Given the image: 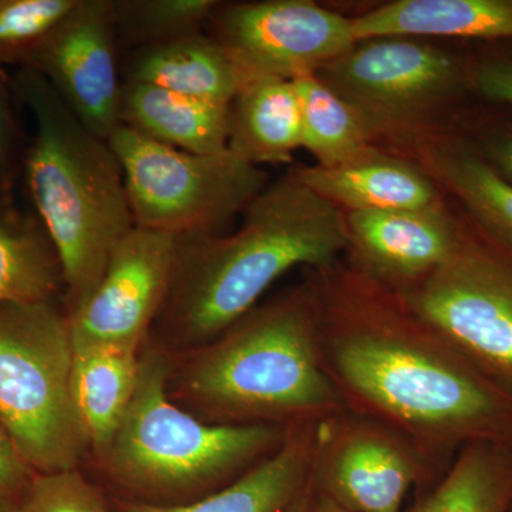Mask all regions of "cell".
<instances>
[{
	"label": "cell",
	"instance_id": "1",
	"mask_svg": "<svg viewBox=\"0 0 512 512\" xmlns=\"http://www.w3.org/2000/svg\"><path fill=\"white\" fill-rule=\"evenodd\" d=\"M320 362L346 412L380 421L439 470L473 443L512 446V392L484 375L396 292L348 262L306 269Z\"/></svg>",
	"mask_w": 512,
	"mask_h": 512
},
{
	"label": "cell",
	"instance_id": "2",
	"mask_svg": "<svg viewBox=\"0 0 512 512\" xmlns=\"http://www.w3.org/2000/svg\"><path fill=\"white\" fill-rule=\"evenodd\" d=\"M232 234L178 237L177 264L151 338L170 353L217 338L293 268L320 269L348 251L346 214L288 173L245 208Z\"/></svg>",
	"mask_w": 512,
	"mask_h": 512
},
{
	"label": "cell",
	"instance_id": "3",
	"mask_svg": "<svg viewBox=\"0 0 512 512\" xmlns=\"http://www.w3.org/2000/svg\"><path fill=\"white\" fill-rule=\"evenodd\" d=\"M167 393L222 426L292 429L338 416L345 409L320 362L311 285L303 279L200 348L170 353Z\"/></svg>",
	"mask_w": 512,
	"mask_h": 512
},
{
	"label": "cell",
	"instance_id": "4",
	"mask_svg": "<svg viewBox=\"0 0 512 512\" xmlns=\"http://www.w3.org/2000/svg\"><path fill=\"white\" fill-rule=\"evenodd\" d=\"M170 352L148 339L136 392L109 450L97 461L109 495L174 507L227 487L285 443L276 426L205 423L167 393Z\"/></svg>",
	"mask_w": 512,
	"mask_h": 512
},
{
	"label": "cell",
	"instance_id": "5",
	"mask_svg": "<svg viewBox=\"0 0 512 512\" xmlns=\"http://www.w3.org/2000/svg\"><path fill=\"white\" fill-rule=\"evenodd\" d=\"M19 87L36 120L28 183L62 264L69 315L92 295L134 225L123 168L109 141L90 133L35 70Z\"/></svg>",
	"mask_w": 512,
	"mask_h": 512
},
{
	"label": "cell",
	"instance_id": "6",
	"mask_svg": "<svg viewBox=\"0 0 512 512\" xmlns=\"http://www.w3.org/2000/svg\"><path fill=\"white\" fill-rule=\"evenodd\" d=\"M73 355L66 306L0 302V426L37 474L76 470L90 454Z\"/></svg>",
	"mask_w": 512,
	"mask_h": 512
},
{
	"label": "cell",
	"instance_id": "7",
	"mask_svg": "<svg viewBox=\"0 0 512 512\" xmlns=\"http://www.w3.org/2000/svg\"><path fill=\"white\" fill-rule=\"evenodd\" d=\"M107 141L123 168L134 225L151 231L220 234L269 184L262 167L229 150L190 153L123 124Z\"/></svg>",
	"mask_w": 512,
	"mask_h": 512
},
{
	"label": "cell",
	"instance_id": "8",
	"mask_svg": "<svg viewBox=\"0 0 512 512\" xmlns=\"http://www.w3.org/2000/svg\"><path fill=\"white\" fill-rule=\"evenodd\" d=\"M316 76L356 111L376 147L416 148L436 137L463 82L456 57L414 37L360 40Z\"/></svg>",
	"mask_w": 512,
	"mask_h": 512
},
{
	"label": "cell",
	"instance_id": "9",
	"mask_svg": "<svg viewBox=\"0 0 512 512\" xmlns=\"http://www.w3.org/2000/svg\"><path fill=\"white\" fill-rule=\"evenodd\" d=\"M396 293L417 318L512 392V248L464 231L448 261Z\"/></svg>",
	"mask_w": 512,
	"mask_h": 512
},
{
	"label": "cell",
	"instance_id": "10",
	"mask_svg": "<svg viewBox=\"0 0 512 512\" xmlns=\"http://www.w3.org/2000/svg\"><path fill=\"white\" fill-rule=\"evenodd\" d=\"M205 28L231 60L241 87L316 74L356 43L352 18L311 0L220 2Z\"/></svg>",
	"mask_w": 512,
	"mask_h": 512
},
{
	"label": "cell",
	"instance_id": "11",
	"mask_svg": "<svg viewBox=\"0 0 512 512\" xmlns=\"http://www.w3.org/2000/svg\"><path fill=\"white\" fill-rule=\"evenodd\" d=\"M444 473L380 421L343 410L320 426L313 488L350 512H402L412 488Z\"/></svg>",
	"mask_w": 512,
	"mask_h": 512
},
{
	"label": "cell",
	"instance_id": "12",
	"mask_svg": "<svg viewBox=\"0 0 512 512\" xmlns=\"http://www.w3.org/2000/svg\"><path fill=\"white\" fill-rule=\"evenodd\" d=\"M178 237L134 227L110 256L92 295L69 315L73 346L143 348L173 284Z\"/></svg>",
	"mask_w": 512,
	"mask_h": 512
},
{
	"label": "cell",
	"instance_id": "13",
	"mask_svg": "<svg viewBox=\"0 0 512 512\" xmlns=\"http://www.w3.org/2000/svg\"><path fill=\"white\" fill-rule=\"evenodd\" d=\"M117 53L111 0H79L28 63L90 133L107 141L121 126Z\"/></svg>",
	"mask_w": 512,
	"mask_h": 512
},
{
	"label": "cell",
	"instance_id": "14",
	"mask_svg": "<svg viewBox=\"0 0 512 512\" xmlns=\"http://www.w3.org/2000/svg\"><path fill=\"white\" fill-rule=\"evenodd\" d=\"M348 264L400 292L431 274L460 247L464 229L446 207L345 212Z\"/></svg>",
	"mask_w": 512,
	"mask_h": 512
},
{
	"label": "cell",
	"instance_id": "15",
	"mask_svg": "<svg viewBox=\"0 0 512 512\" xmlns=\"http://www.w3.org/2000/svg\"><path fill=\"white\" fill-rule=\"evenodd\" d=\"M292 173L343 212L426 210L444 205L439 185L420 165L382 150L355 163L299 167Z\"/></svg>",
	"mask_w": 512,
	"mask_h": 512
},
{
	"label": "cell",
	"instance_id": "16",
	"mask_svg": "<svg viewBox=\"0 0 512 512\" xmlns=\"http://www.w3.org/2000/svg\"><path fill=\"white\" fill-rule=\"evenodd\" d=\"M320 426L292 427L275 454L194 503L158 507L107 494L111 512H282L311 483Z\"/></svg>",
	"mask_w": 512,
	"mask_h": 512
},
{
	"label": "cell",
	"instance_id": "17",
	"mask_svg": "<svg viewBox=\"0 0 512 512\" xmlns=\"http://www.w3.org/2000/svg\"><path fill=\"white\" fill-rule=\"evenodd\" d=\"M120 120L151 140L197 154L228 150L231 106L154 84L123 82Z\"/></svg>",
	"mask_w": 512,
	"mask_h": 512
},
{
	"label": "cell",
	"instance_id": "18",
	"mask_svg": "<svg viewBox=\"0 0 512 512\" xmlns=\"http://www.w3.org/2000/svg\"><path fill=\"white\" fill-rule=\"evenodd\" d=\"M353 36L512 39L510 0H394L352 18Z\"/></svg>",
	"mask_w": 512,
	"mask_h": 512
},
{
	"label": "cell",
	"instance_id": "19",
	"mask_svg": "<svg viewBox=\"0 0 512 512\" xmlns=\"http://www.w3.org/2000/svg\"><path fill=\"white\" fill-rule=\"evenodd\" d=\"M73 348L74 406L86 431L90 454L97 463L109 450L136 392L143 348L126 345Z\"/></svg>",
	"mask_w": 512,
	"mask_h": 512
},
{
	"label": "cell",
	"instance_id": "20",
	"mask_svg": "<svg viewBox=\"0 0 512 512\" xmlns=\"http://www.w3.org/2000/svg\"><path fill=\"white\" fill-rule=\"evenodd\" d=\"M301 147V101L295 83L261 79L244 84L231 103L228 150L262 167L291 163Z\"/></svg>",
	"mask_w": 512,
	"mask_h": 512
},
{
	"label": "cell",
	"instance_id": "21",
	"mask_svg": "<svg viewBox=\"0 0 512 512\" xmlns=\"http://www.w3.org/2000/svg\"><path fill=\"white\" fill-rule=\"evenodd\" d=\"M126 82L154 84L171 92L231 106L241 80L231 60L208 33L134 50Z\"/></svg>",
	"mask_w": 512,
	"mask_h": 512
},
{
	"label": "cell",
	"instance_id": "22",
	"mask_svg": "<svg viewBox=\"0 0 512 512\" xmlns=\"http://www.w3.org/2000/svg\"><path fill=\"white\" fill-rule=\"evenodd\" d=\"M420 167L470 210L490 237L512 248V184L463 144L436 136L414 148Z\"/></svg>",
	"mask_w": 512,
	"mask_h": 512
},
{
	"label": "cell",
	"instance_id": "23",
	"mask_svg": "<svg viewBox=\"0 0 512 512\" xmlns=\"http://www.w3.org/2000/svg\"><path fill=\"white\" fill-rule=\"evenodd\" d=\"M511 504V444L473 443L409 512H510Z\"/></svg>",
	"mask_w": 512,
	"mask_h": 512
},
{
	"label": "cell",
	"instance_id": "24",
	"mask_svg": "<svg viewBox=\"0 0 512 512\" xmlns=\"http://www.w3.org/2000/svg\"><path fill=\"white\" fill-rule=\"evenodd\" d=\"M64 275L45 227L18 215L0 217V302L53 301Z\"/></svg>",
	"mask_w": 512,
	"mask_h": 512
},
{
	"label": "cell",
	"instance_id": "25",
	"mask_svg": "<svg viewBox=\"0 0 512 512\" xmlns=\"http://www.w3.org/2000/svg\"><path fill=\"white\" fill-rule=\"evenodd\" d=\"M301 101L302 148L320 167H339L375 154L362 120L316 74L293 80Z\"/></svg>",
	"mask_w": 512,
	"mask_h": 512
},
{
	"label": "cell",
	"instance_id": "26",
	"mask_svg": "<svg viewBox=\"0 0 512 512\" xmlns=\"http://www.w3.org/2000/svg\"><path fill=\"white\" fill-rule=\"evenodd\" d=\"M217 0H111L119 50L130 52L204 32Z\"/></svg>",
	"mask_w": 512,
	"mask_h": 512
},
{
	"label": "cell",
	"instance_id": "27",
	"mask_svg": "<svg viewBox=\"0 0 512 512\" xmlns=\"http://www.w3.org/2000/svg\"><path fill=\"white\" fill-rule=\"evenodd\" d=\"M79 0H0V60H25L55 32Z\"/></svg>",
	"mask_w": 512,
	"mask_h": 512
},
{
	"label": "cell",
	"instance_id": "28",
	"mask_svg": "<svg viewBox=\"0 0 512 512\" xmlns=\"http://www.w3.org/2000/svg\"><path fill=\"white\" fill-rule=\"evenodd\" d=\"M2 512H111L109 495L80 468L37 474L26 493Z\"/></svg>",
	"mask_w": 512,
	"mask_h": 512
},
{
	"label": "cell",
	"instance_id": "29",
	"mask_svg": "<svg viewBox=\"0 0 512 512\" xmlns=\"http://www.w3.org/2000/svg\"><path fill=\"white\" fill-rule=\"evenodd\" d=\"M37 473L26 463L8 433L0 426V512L19 500Z\"/></svg>",
	"mask_w": 512,
	"mask_h": 512
},
{
	"label": "cell",
	"instance_id": "30",
	"mask_svg": "<svg viewBox=\"0 0 512 512\" xmlns=\"http://www.w3.org/2000/svg\"><path fill=\"white\" fill-rule=\"evenodd\" d=\"M474 83L485 99L512 106V57L481 64L474 74Z\"/></svg>",
	"mask_w": 512,
	"mask_h": 512
},
{
	"label": "cell",
	"instance_id": "31",
	"mask_svg": "<svg viewBox=\"0 0 512 512\" xmlns=\"http://www.w3.org/2000/svg\"><path fill=\"white\" fill-rule=\"evenodd\" d=\"M487 158L494 170L512 184V134H500L485 143Z\"/></svg>",
	"mask_w": 512,
	"mask_h": 512
},
{
	"label": "cell",
	"instance_id": "32",
	"mask_svg": "<svg viewBox=\"0 0 512 512\" xmlns=\"http://www.w3.org/2000/svg\"><path fill=\"white\" fill-rule=\"evenodd\" d=\"M8 106H6V96L0 84V168L5 163L6 148H8Z\"/></svg>",
	"mask_w": 512,
	"mask_h": 512
},
{
	"label": "cell",
	"instance_id": "33",
	"mask_svg": "<svg viewBox=\"0 0 512 512\" xmlns=\"http://www.w3.org/2000/svg\"><path fill=\"white\" fill-rule=\"evenodd\" d=\"M308 512H350L343 508L342 505L335 503L332 498L326 497L325 494L319 493L313 488L311 504H309Z\"/></svg>",
	"mask_w": 512,
	"mask_h": 512
},
{
	"label": "cell",
	"instance_id": "34",
	"mask_svg": "<svg viewBox=\"0 0 512 512\" xmlns=\"http://www.w3.org/2000/svg\"><path fill=\"white\" fill-rule=\"evenodd\" d=\"M311 495H312V477L311 483H309L308 487L302 491L295 500L292 501L288 507L285 508L282 512H308L309 504H311Z\"/></svg>",
	"mask_w": 512,
	"mask_h": 512
},
{
	"label": "cell",
	"instance_id": "35",
	"mask_svg": "<svg viewBox=\"0 0 512 512\" xmlns=\"http://www.w3.org/2000/svg\"><path fill=\"white\" fill-rule=\"evenodd\" d=\"M510 512H512V504H511Z\"/></svg>",
	"mask_w": 512,
	"mask_h": 512
}]
</instances>
